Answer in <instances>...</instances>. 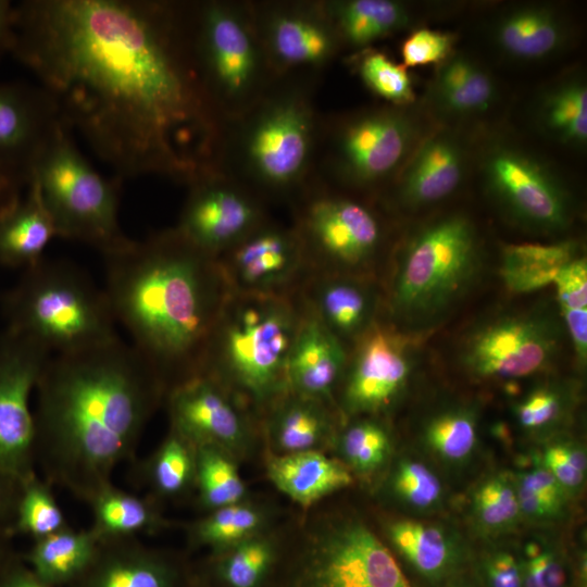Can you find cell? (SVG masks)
Segmentation results:
<instances>
[{
  "mask_svg": "<svg viewBox=\"0 0 587 587\" xmlns=\"http://www.w3.org/2000/svg\"><path fill=\"white\" fill-rule=\"evenodd\" d=\"M572 241L512 243L502 250L500 276L513 294H529L550 284L575 257Z\"/></svg>",
  "mask_w": 587,
  "mask_h": 587,
  "instance_id": "30",
  "label": "cell"
},
{
  "mask_svg": "<svg viewBox=\"0 0 587 587\" xmlns=\"http://www.w3.org/2000/svg\"><path fill=\"white\" fill-rule=\"evenodd\" d=\"M90 502L95 514V527L91 530L100 540L152 529L158 523L149 503L112 486L101 490Z\"/></svg>",
  "mask_w": 587,
  "mask_h": 587,
  "instance_id": "35",
  "label": "cell"
},
{
  "mask_svg": "<svg viewBox=\"0 0 587 587\" xmlns=\"http://www.w3.org/2000/svg\"><path fill=\"white\" fill-rule=\"evenodd\" d=\"M521 567L523 587H566L564 566L551 549L530 544Z\"/></svg>",
  "mask_w": 587,
  "mask_h": 587,
  "instance_id": "52",
  "label": "cell"
},
{
  "mask_svg": "<svg viewBox=\"0 0 587 587\" xmlns=\"http://www.w3.org/2000/svg\"><path fill=\"white\" fill-rule=\"evenodd\" d=\"M390 487L400 502L414 510H429L439 504L442 485L423 462L403 459L392 472Z\"/></svg>",
  "mask_w": 587,
  "mask_h": 587,
  "instance_id": "48",
  "label": "cell"
},
{
  "mask_svg": "<svg viewBox=\"0 0 587 587\" xmlns=\"http://www.w3.org/2000/svg\"><path fill=\"white\" fill-rule=\"evenodd\" d=\"M3 479L2 477H0V513H2L5 508H7V503H8V492L5 490V488L3 487Z\"/></svg>",
  "mask_w": 587,
  "mask_h": 587,
  "instance_id": "57",
  "label": "cell"
},
{
  "mask_svg": "<svg viewBox=\"0 0 587 587\" xmlns=\"http://www.w3.org/2000/svg\"><path fill=\"white\" fill-rule=\"evenodd\" d=\"M0 587H52L39 578L32 571L13 567L0 572Z\"/></svg>",
  "mask_w": 587,
  "mask_h": 587,
  "instance_id": "55",
  "label": "cell"
},
{
  "mask_svg": "<svg viewBox=\"0 0 587 587\" xmlns=\"http://www.w3.org/2000/svg\"><path fill=\"white\" fill-rule=\"evenodd\" d=\"M298 587H412L389 549L361 521L339 519L309 537Z\"/></svg>",
  "mask_w": 587,
  "mask_h": 587,
  "instance_id": "11",
  "label": "cell"
},
{
  "mask_svg": "<svg viewBox=\"0 0 587 587\" xmlns=\"http://www.w3.org/2000/svg\"><path fill=\"white\" fill-rule=\"evenodd\" d=\"M11 54L117 178L189 184L213 165L223 123L197 74L188 1L25 0Z\"/></svg>",
  "mask_w": 587,
  "mask_h": 587,
  "instance_id": "1",
  "label": "cell"
},
{
  "mask_svg": "<svg viewBox=\"0 0 587 587\" xmlns=\"http://www.w3.org/2000/svg\"><path fill=\"white\" fill-rule=\"evenodd\" d=\"M397 551L422 575L444 576L455 563L459 547L444 527L414 520H397L387 527Z\"/></svg>",
  "mask_w": 587,
  "mask_h": 587,
  "instance_id": "31",
  "label": "cell"
},
{
  "mask_svg": "<svg viewBox=\"0 0 587 587\" xmlns=\"http://www.w3.org/2000/svg\"><path fill=\"white\" fill-rule=\"evenodd\" d=\"M345 361L338 337L321 320L311 319L297 328L286 378L299 396L317 400L332 391Z\"/></svg>",
  "mask_w": 587,
  "mask_h": 587,
  "instance_id": "23",
  "label": "cell"
},
{
  "mask_svg": "<svg viewBox=\"0 0 587 587\" xmlns=\"http://www.w3.org/2000/svg\"><path fill=\"white\" fill-rule=\"evenodd\" d=\"M344 48L369 49L374 42L404 29L407 5L396 0H322Z\"/></svg>",
  "mask_w": 587,
  "mask_h": 587,
  "instance_id": "28",
  "label": "cell"
},
{
  "mask_svg": "<svg viewBox=\"0 0 587 587\" xmlns=\"http://www.w3.org/2000/svg\"><path fill=\"white\" fill-rule=\"evenodd\" d=\"M479 266L476 232L464 216L428 224L403 247L392 285V305L407 319H427L464 292Z\"/></svg>",
  "mask_w": 587,
  "mask_h": 587,
  "instance_id": "8",
  "label": "cell"
},
{
  "mask_svg": "<svg viewBox=\"0 0 587 587\" xmlns=\"http://www.w3.org/2000/svg\"><path fill=\"white\" fill-rule=\"evenodd\" d=\"M402 109L386 105L322 116L313 176L370 188L399 173L415 137V124Z\"/></svg>",
  "mask_w": 587,
  "mask_h": 587,
  "instance_id": "9",
  "label": "cell"
},
{
  "mask_svg": "<svg viewBox=\"0 0 587 587\" xmlns=\"http://www.w3.org/2000/svg\"><path fill=\"white\" fill-rule=\"evenodd\" d=\"M268 433L275 454L320 451L332 434V425L316 399L299 396L274 413Z\"/></svg>",
  "mask_w": 587,
  "mask_h": 587,
  "instance_id": "32",
  "label": "cell"
},
{
  "mask_svg": "<svg viewBox=\"0 0 587 587\" xmlns=\"http://www.w3.org/2000/svg\"><path fill=\"white\" fill-rule=\"evenodd\" d=\"M322 74L277 76L249 110L223 125L212 168L254 196L302 189L313 175L322 114Z\"/></svg>",
  "mask_w": 587,
  "mask_h": 587,
  "instance_id": "4",
  "label": "cell"
},
{
  "mask_svg": "<svg viewBox=\"0 0 587 587\" xmlns=\"http://www.w3.org/2000/svg\"><path fill=\"white\" fill-rule=\"evenodd\" d=\"M0 302L8 329L57 354L117 338L104 291L82 268L64 260L41 258L27 266Z\"/></svg>",
  "mask_w": 587,
  "mask_h": 587,
  "instance_id": "5",
  "label": "cell"
},
{
  "mask_svg": "<svg viewBox=\"0 0 587 587\" xmlns=\"http://www.w3.org/2000/svg\"><path fill=\"white\" fill-rule=\"evenodd\" d=\"M453 42L449 33L426 27L415 29L401 43V64L409 68L444 63L451 54Z\"/></svg>",
  "mask_w": 587,
  "mask_h": 587,
  "instance_id": "51",
  "label": "cell"
},
{
  "mask_svg": "<svg viewBox=\"0 0 587 587\" xmlns=\"http://www.w3.org/2000/svg\"><path fill=\"white\" fill-rule=\"evenodd\" d=\"M302 247L296 230L262 222L232 247L229 261L243 286L262 290L291 275L301 258Z\"/></svg>",
  "mask_w": 587,
  "mask_h": 587,
  "instance_id": "22",
  "label": "cell"
},
{
  "mask_svg": "<svg viewBox=\"0 0 587 587\" xmlns=\"http://www.w3.org/2000/svg\"><path fill=\"white\" fill-rule=\"evenodd\" d=\"M485 572L490 587H523L521 564L509 552L491 554L485 563Z\"/></svg>",
  "mask_w": 587,
  "mask_h": 587,
  "instance_id": "53",
  "label": "cell"
},
{
  "mask_svg": "<svg viewBox=\"0 0 587 587\" xmlns=\"http://www.w3.org/2000/svg\"><path fill=\"white\" fill-rule=\"evenodd\" d=\"M558 338L554 325L541 315L502 316L472 334L463 362L477 377L523 378L548 366L557 353Z\"/></svg>",
  "mask_w": 587,
  "mask_h": 587,
  "instance_id": "14",
  "label": "cell"
},
{
  "mask_svg": "<svg viewBox=\"0 0 587 587\" xmlns=\"http://www.w3.org/2000/svg\"><path fill=\"white\" fill-rule=\"evenodd\" d=\"M321 321L337 335H353L367 325L372 312L370 292L348 279L326 282L319 291Z\"/></svg>",
  "mask_w": 587,
  "mask_h": 587,
  "instance_id": "36",
  "label": "cell"
},
{
  "mask_svg": "<svg viewBox=\"0 0 587 587\" xmlns=\"http://www.w3.org/2000/svg\"><path fill=\"white\" fill-rule=\"evenodd\" d=\"M297 333L291 310L280 300L251 297L223 317L211 355L255 398L274 392L284 377Z\"/></svg>",
  "mask_w": 587,
  "mask_h": 587,
  "instance_id": "10",
  "label": "cell"
},
{
  "mask_svg": "<svg viewBox=\"0 0 587 587\" xmlns=\"http://www.w3.org/2000/svg\"><path fill=\"white\" fill-rule=\"evenodd\" d=\"M100 541L83 587H176V574L161 557L136 545Z\"/></svg>",
  "mask_w": 587,
  "mask_h": 587,
  "instance_id": "27",
  "label": "cell"
},
{
  "mask_svg": "<svg viewBox=\"0 0 587 587\" xmlns=\"http://www.w3.org/2000/svg\"><path fill=\"white\" fill-rule=\"evenodd\" d=\"M150 473L160 494H180L196 476L195 449L172 430L155 453Z\"/></svg>",
  "mask_w": 587,
  "mask_h": 587,
  "instance_id": "46",
  "label": "cell"
},
{
  "mask_svg": "<svg viewBox=\"0 0 587 587\" xmlns=\"http://www.w3.org/2000/svg\"><path fill=\"white\" fill-rule=\"evenodd\" d=\"M264 523L263 512L255 505L240 501L215 510L197 523L195 539L218 550L260 533Z\"/></svg>",
  "mask_w": 587,
  "mask_h": 587,
  "instance_id": "39",
  "label": "cell"
},
{
  "mask_svg": "<svg viewBox=\"0 0 587 587\" xmlns=\"http://www.w3.org/2000/svg\"><path fill=\"white\" fill-rule=\"evenodd\" d=\"M424 438L439 458L461 463L470 458L477 442L475 416L461 408L440 412L428 421Z\"/></svg>",
  "mask_w": 587,
  "mask_h": 587,
  "instance_id": "42",
  "label": "cell"
},
{
  "mask_svg": "<svg viewBox=\"0 0 587 587\" xmlns=\"http://www.w3.org/2000/svg\"><path fill=\"white\" fill-rule=\"evenodd\" d=\"M60 124L30 173L57 236L91 246L103 255L125 246L118 223L120 179L99 174Z\"/></svg>",
  "mask_w": 587,
  "mask_h": 587,
  "instance_id": "7",
  "label": "cell"
},
{
  "mask_svg": "<svg viewBox=\"0 0 587 587\" xmlns=\"http://www.w3.org/2000/svg\"><path fill=\"white\" fill-rule=\"evenodd\" d=\"M17 508V528L37 539L66 527L65 519L47 485L35 476L25 480Z\"/></svg>",
  "mask_w": 587,
  "mask_h": 587,
  "instance_id": "47",
  "label": "cell"
},
{
  "mask_svg": "<svg viewBox=\"0 0 587 587\" xmlns=\"http://www.w3.org/2000/svg\"><path fill=\"white\" fill-rule=\"evenodd\" d=\"M483 170L489 189L522 223L545 230L569 225L571 205L565 189L528 153L498 147L487 154Z\"/></svg>",
  "mask_w": 587,
  "mask_h": 587,
  "instance_id": "16",
  "label": "cell"
},
{
  "mask_svg": "<svg viewBox=\"0 0 587 587\" xmlns=\"http://www.w3.org/2000/svg\"><path fill=\"white\" fill-rule=\"evenodd\" d=\"M162 384L118 337L47 362L36 385L35 458L89 501L134 451Z\"/></svg>",
  "mask_w": 587,
  "mask_h": 587,
  "instance_id": "2",
  "label": "cell"
},
{
  "mask_svg": "<svg viewBox=\"0 0 587 587\" xmlns=\"http://www.w3.org/2000/svg\"><path fill=\"white\" fill-rule=\"evenodd\" d=\"M196 479L204 507L215 510L243 501L246 486L233 458L213 446L195 448Z\"/></svg>",
  "mask_w": 587,
  "mask_h": 587,
  "instance_id": "37",
  "label": "cell"
},
{
  "mask_svg": "<svg viewBox=\"0 0 587 587\" xmlns=\"http://www.w3.org/2000/svg\"><path fill=\"white\" fill-rule=\"evenodd\" d=\"M514 485L524 517L548 521L560 516L565 509L567 492L540 461L520 473Z\"/></svg>",
  "mask_w": 587,
  "mask_h": 587,
  "instance_id": "44",
  "label": "cell"
},
{
  "mask_svg": "<svg viewBox=\"0 0 587 587\" xmlns=\"http://www.w3.org/2000/svg\"><path fill=\"white\" fill-rule=\"evenodd\" d=\"M266 471L275 487L302 507H310L352 483L351 471L340 460L317 450L272 454Z\"/></svg>",
  "mask_w": 587,
  "mask_h": 587,
  "instance_id": "25",
  "label": "cell"
},
{
  "mask_svg": "<svg viewBox=\"0 0 587 587\" xmlns=\"http://www.w3.org/2000/svg\"><path fill=\"white\" fill-rule=\"evenodd\" d=\"M540 120L550 135L563 143L587 142V88L580 78L566 79L542 98Z\"/></svg>",
  "mask_w": 587,
  "mask_h": 587,
  "instance_id": "34",
  "label": "cell"
},
{
  "mask_svg": "<svg viewBox=\"0 0 587 587\" xmlns=\"http://www.w3.org/2000/svg\"><path fill=\"white\" fill-rule=\"evenodd\" d=\"M438 103L455 114L485 111L495 100L496 88L490 75L466 57L445 61L435 80Z\"/></svg>",
  "mask_w": 587,
  "mask_h": 587,
  "instance_id": "33",
  "label": "cell"
},
{
  "mask_svg": "<svg viewBox=\"0 0 587 587\" xmlns=\"http://www.w3.org/2000/svg\"><path fill=\"white\" fill-rule=\"evenodd\" d=\"M472 513L487 534L513 528L522 517L513 478L501 474L484 480L473 494Z\"/></svg>",
  "mask_w": 587,
  "mask_h": 587,
  "instance_id": "41",
  "label": "cell"
},
{
  "mask_svg": "<svg viewBox=\"0 0 587 587\" xmlns=\"http://www.w3.org/2000/svg\"><path fill=\"white\" fill-rule=\"evenodd\" d=\"M412 371L409 338L379 325L363 334L349 370L342 402L350 414L388 408L404 389Z\"/></svg>",
  "mask_w": 587,
  "mask_h": 587,
  "instance_id": "17",
  "label": "cell"
},
{
  "mask_svg": "<svg viewBox=\"0 0 587 587\" xmlns=\"http://www.w3.org/2000/svg\"><path fill=\"white\" fill-rule=\"evenodd\" d=\"M168 405L172 430L193 449L213 446L232 458L246 451L245 419L212 376L199 373L172 388Z\"/></svg>",
  "mask_w": 587,
  "mask_h": 587,
  "instance_id": "18",
  "label": "cell"
},
{
  "mask_svg": "<svg viewBox=\"0 0 587 587\" xmlns=\"http://www.w3.org/2000/svg\"><path fill=\"white\" fill-rule=\"evenodd\" d=\"M391 449L388 432L372 420H361L340 435L338 450L340 460L349 470L367 475L378 470Z\"/></svg>",
  "mask_w": 587,
  "mask_h": 587,
  "instance_id": "43",
  "label": "cell"
},
{
  "mask_svg": "<svg viewBox=\"0 0 587 587\" xmlns=\"http://www.w3.org/2000/svg\"><path fill=\"white\" fill-rule=\"evenodd\" d=\"M539 461L567 494L578 491L585 484L587 457L582 445L565 440L552 442Z\"/></svg>",
  "mask_w": 587,
  "mask_h": 587,
  "instance_id": "49",
  "label": "cell"
},
{
  "mask_svg": "<svg viewBox=\"0 0 587 587\" xmlns=\"http://www.w3.org/2000/svg\"><path fill=\"white\" fill-rule=\"evenodd\" d=\"M220 572L229 587H258L274 558V545L261 533L224 550Z\"/></svg>",
  "mask_w": 587,
  "mask_h": 587,
  "instance_id": "45",
  "label": "cell"
},
{
  "mask_svg": "<svg viewBox=\"0 0 587 587\" xmlns=\"http://www.w3.org/2000/svg\"><path fill=\"white\" fill-rule=\"evenodd\" d=\"M255 29L277 76L323 71L342 43L322 0L250 1Z\"/></svg>",
  "mask_w": 587,
  "mask_h": 587,
  "instance_id": "13",
  "label": "cell"
},
{
  "mask_svg": "<svg viewBox=\"0 0 587 587\" xmlns=\"http://www.w3.org/2000/svg\"><path fill=\"white\" fill-rule=\"evenodd\" d=\"M188 185L190 191L176 229L209 255L230 249L263 222L255 196L214 168Z\"/></svg>",
  "mask_w": 587,
  "mask_h": 587,
  "instance_id": "15",
  "label": "cell"
},
{
  "mask_svg": "<svg viewBox=\"0 0 587 587\" xmlns=\"http://www.w3.org/2000/svg\"><path fill=\"white\" fill-rule=\"evenodd\" d=\"M105 259L103 289L113 317L163 385L205 349L215 315L211 255L177 229L132 240Z\"/></svg>",
  "mask_w": 587,
  "mask_h": 587,
  "instance_id": "3",
  "label": "cell"
},
{
  "mask_svg": "<svg viewBox=\"0 0 587 587\" xmlns=\"http://www.w3.org/2000/svg\"><path fill=\"white\" fill-rule=\"evenodd\" d=\"M563 20L545 5H523L499 17L494 29L498 48L521 61H538L557 53L564 45Z\"/></svg>",
  "mask_w": 587,
  "mask_h": 587,
  "instance_id": "26",
  "label": "cell"
},
{
  "mask_svg": "<svg viewBox=\"0 0 587 587\" xmlns=\"http://www.w3.org/2000/svg\"><path fill=\"white\" fill-rule=\"evenodd\" d=\"M454 587H467V586H454Z\"/></svg>",
  "mask_w": 587,
  "mask_h": 587,
  "instance_id": "58",
  "label": "cell"
},
{
  "mask_svg": "<svg viewBox=\"0 0 587 587\" xmlns=\"http://www.w3.org/2000/svg\"><path fill=\"white\" fill-rule=\"evenodd\" d=\"M192 59L223 125L249 110L277 75L258 36L250 1H188Z\"/></svg>",
  "mask_w": 587,
  "mask_h": 587,
  "instance_id": "6",
  "label": "cell"
},
{
  "mask_svg": "<svg viewBox=\"0 0 587 587\" xmlns=\"http://www.w3.org/2000/svg\"><path fill=\"white\" fill-rule=\"evenodd\" d=\"M14 42V4L8 0H0V59L12 52Z\"/></svg>",
  "mask_w": 587,
  "mask_h": 587,
  "instance_id": "54",
  "label": "cell"
},
{
  "mask_svg": "<svg viewBox=\"0 0 587 587\" xmlns=\"http://www.w3.org/2000/svg\"><path fill=\"white\" fill-rule=\"evenodd\" d=\"M100 539L90 532L67 527L37 539L29 552L32 572L54 587L82 577L92 564Z\"/></svg>",
  "mask_w": 587,
  "mask_h": 587,
  "instance_id": "29",
  "label": "cell"
},
{
  "mask_svg": "<svg viewBox=\"0 0 587 587\" xmlns=\"http://www.w3.org/2000/svg\"><path fill=\"white\" fill-rule=\"evenodd\" d=\"M55 236L38 186L29 179L26 192L0 209V265L26 268L43 258Z\"/></svg>",
  "mask_w": 587,
  "mask_h": 587,
  "instance_id": "24",
  "label": "cell"
},
{
  "mask_svg": "<svg viewBox=\"0 0 587 587\" xmlns=\"http://www.w3.org/2000/svg\"><path fill=\"white\" fill-rule=\"evenodd\" d=\"M355 71L365 87L387 101L389 105L404 108L415 99L413 80L408 68L387 54L372 49L359 51Z\"/></svg>",
  "mask_w": 587,
  "mask_h": 587,
  "instance_id": "40",
  "label": "cell"
},
{
  "mask_svg": "<svg viewBox=\"0 0 587 587\" xmlns=\"http://www.w3.org/2000/svg\"><path fill=\"white\" fill-rule=\"evenodd\" d=\"M51 351L23 334H0V477L21 485L34 476L35 422L29 399Z\"/></svg>",
  "mask_w": 587,
  "mask_h": 587,
  "instance_id": "12",
  "label": "cell"
},
{
  "mask_svg": "<svg viewBox=\"0 0 587 587\" xmlns=\"http://www.w3.org/2000/svg\"><path fill=\"white\" fill-rule=\"evenodd\" d=\"M565 411V396L554 386L532 390L515 408L519 424L528 430H540L555 424Z\"/></svg>",
  "mask_w": 587,
  "mask_h": 587,
  "instance_id": "50",
  "label": "cell"
},
{
  "mask_svg": "<svg viewBox=\"0 0 587 587\" xmlns=\"http://www.w3.org/2000/svg\"><path fill=\"white\" fill-rule=\"evenodd\" d=\"M464 175L463 152L451 137L426 140L399 171L397 195L410 207L438 202L450 196Z\"/></svg>",
  "mask_w": 587,
  "mask_h": 587,
  "instance_id": "21",
  "label": "cell"
},
{
  "mask_svg": "<svg viewBox=\"0 0 587 587\" xmlns=\"http://www.w3.org/2000/svg\"><path fill=\"white\" fill-rule=\"evenodd\" d=\"M553 284L566 332L582 365L587 360V261L574 258L559 273Z\"/></svg>",
  "mask_w": 587,
  "mask_h": 587,
  "instance_id": "38",
  "label": "cell"
},
{
  "mask_svg": "<svg viewBox=\"0 0 587 587\" xmlns=\"http://www.w3.org/2000/svg\"><path fill=\"white\" fill-rule=\"evenodd\" d=\"M27 185L26 178L0 168V209L18 197Z\"/></svg>",
  "mask_w": 587,
  "mask_h": 587,
  "instance_id": "56",
  "label": "cell"
},
{
  "mask_svg": "<svg viewBox=\"0 0 587 587\" xmlns=\"http://www.w3.org/2000/svg\"><path fill=\"white\" fill-rule=\"evenodd\" d=\"M299 225L296 232L302 242L345 264L365 261L382 240L380 223L366 205L326 191L307 201Z\"/></svg>",
  "mask_w": 587,
  "mask_h": 587,
  "instance_id": "19",
  "label": "cell"
},
{
  "mask_svg": "<svg viewBox=\"0 0 587 587\" xmlns=\"http://www.w3.org/2000/svg\"><path fill=\"white\" fill-rule=\"evenodd\" d=\"M62 123L42 87L0 82V168L29 182L35 162Z\"/></svg>",
  "mask_w": 587,
  "mask_h": 587,
  "instance_id": "20",
  "label": "cell"
}]
</instances>
